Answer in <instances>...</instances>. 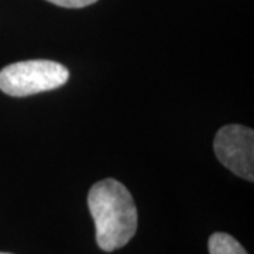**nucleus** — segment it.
I'll return each instance as SVG.
<instances>
[{
  "mask_svg": "<svg viewBox=\"0 0 254 254\" xmlns=\"http://www.w3.org/2000/svg\"><path fill=\"white\" fill-rule=\"evenodd\" d=\"M88 206L96 227V243L103 252L118 250L136 235V203L123 184L112 178L96 182L89 190Z\"/></svg>",
  "mask_w": 254,
  "mask_h": 254,
  "instance_id": "f257e3e1",
  "label": "nucleus"
},
{
  "mask_svg": "<svg viewBox=\"0 0 254 254\" xmlns=\"http://www.w3.org/2000/svg\"><path fill=\"white\" fill-rule=\"evenodd\" d=\"M69 71L63 64L48 60H30L11 64L0 71V89L6 95L23 98L63 86Z\"/></svg>",
  "mask_w": 254,
  "mask_h": 254,
  "instance_id": "f03ea898",
  "label": "nucleus"
},
{
  "mask_svg": "<svg viewBox=\"0 0 254 254\" xmlns=\"http://www.w3.org/2000/svg\"><path fill=\"white\" fill-rule=\"evenodd\" d=\"M219 161L237 177L254 180V131L240 125L222 127L213 141Z\"/></svg>",
  "mask_w": 254,
  "mask_h": 254,
  "instance_id": "7ed1b4c3",
  "label": "nucleus"
},
{
  "mask_svg": "<svg viewBox=\"0 0 254 254\" xmlns=\"http://www.w3.org/2000/svg\"><path fill=\"white\" fill-rule=\"evenodd\" d=\"M210 254H249L235 237L227 233H215L209 239Z\"/></svg>",
  "mask_w": 254,
  "mask_h": 254,
  "instance_id": "20e7f679",
  "label": "nucleus"
},
{
  "mask_svg": "<svg viewBox=\"0 0 254 254\" xmlns=\"http://www.w3.org/2000/svg\"><path fill=\"white\" fill-rule=\"evenodd\" d=\"M47 1L61 6V7H66V9H81V7L91 6L98 0H47Z\"/></svg>",
  "mask_w": 254,
  "mask_h": 254,
  "instance_id": "39448f33",
  "label": "nucleus"
},
{
  "mask_svg": "<svg viewBox=\"0 0 254 254\" xmlns=\"http://www.w3.org/2000/svg\"><path fill=\"white\" fill-rule=\"evenodd\" d=\"M0 254H10V253H0Z\"/></svg>",
  "mask_w": 254,
  "mask_h": 254,
  "instance_id": "423d86ee",
  "label": "nucleus"
}]
</instances>
